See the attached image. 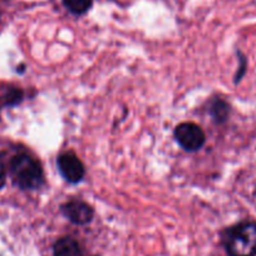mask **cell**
I'll return each instance as SVG.
<instances>
[{"instance_id": "4", "label": "cell", "mask_w": 256, "mask_h": 256, "mask_svg": "<svg viewBox=\"0 0 256 256\" xmlns=\"http://www.w3.org/2000/svg\"><path fill=\"white\" fill-rule=\"evenodd\" d=\"M58 170L66 181L78 184L84 177V166L78 156L73 152H64L58 157Z\"/></svg>"}, {"instance_id": "2", "label": "cell", "mask_w": 256, "mask_h": 256, "mask_svg": "<svg viewBox=\"0 0 256 256\" xmlns=\"http://www.w3.org/2000/svg\"><path fill=\"white\" fill-rule=\"evenodd\" d=\"M222 244L228 256L256 255V222L245 221L228 228Z\"/></svg>"}, {"instance_id": "9", "label": "cell", "mask_w": 256, "mask_h": 256, "mask_svg": "<svg viewBox=\"0 0 256 256\" xmlns=\"http://www.w3.org/2000/svg\"><path fill=\"white\" fill-rule=\"evenodd\" d=\"M24 93L19 88H10L3 97V107H14L23 100Z\"/></svg>"}, {"instance_id": "8", "label": "cell", "mask_w": 256, "mask_h": 256, "mask_svg": "<svg viewBox=\"0 0 256 256\" xmlns=\"http://www.w3.org/2000/svg\"><path fill=\"white\" fill-rule=\"evenodd\" d=\"M63 4L72 14L82 16L90 10L93 0H63Z\"/></svg>"}, {"instance_id": "7", "label": "cell", "mask_w": 256, "mask_h": 256, "mask_svg": "<svg viewBox=\"0 0 256 256\" xmlns=\"http://www.w3.org/2000/svg\"><path fill=\"white\" fill-rule=\"evenodd\" d=\"M210 112L216 123H224L228 120V113H230V107H228V104L225 100L218 98V100H215L212 102Z\"/></svg>"}, {"instance_id": "1", "label": "cell", "mask_w": 256, "mask_h": 256, "mask_svg": "<svg viewBox=\"0 0 256 256\" xmlns=\"http://www.w3.org/2000/svg\"><path fill=\"white\" fill-rule=\"evenodd\" d=\"M9 174L20 190H38L44 182V174L38 160L28 154H18L12 158Z\"/></svg>"}, {"instance_id": "5", "label": "cell", "mask_w": 256, "mask_h": 256, "mask_svg": "<svg viewBox=\"0 0 256 256\" xmlns=\"http://www.w3.org/2000/svg\"><path fill=\"white\" fill-rule=\"evenodd\" d=\"M64 216L76 225H87L92 221L94 211L87 202L80 200H72L62 206Z\"/></svg>"}, {"instance_id": "3", "label": "cell", "mask_w": 256, "mask_h": 256, "mask_svg": "<svg viewBox=\"0 0 256 256\" xmlns=\"http://www.w3.org/2000/svg\"><path fill=\"white\" fill-rule=\"evenodd\" d=\"M174 137L180 146L188 152L198 151L206 141L202 128L192 122H184L177 126L174 130Z\"/></svg>"}, {"instance_id": "10", "label": "cell", "mask_w": 256, "mask_h": 256, "mask_svg": "<svg viewBox=\"0 0 256 256\" xmlns=\"http://www.w3.org/2000/svg\"><path fill=\"white\" fill-rule=\"evenodd\" d=\"M6 162H4L3 154H0V188H3L6 186Z\"/></svg>"}, {"instance_id": "6", "label": "cell", "mask_w": 256, "mask_h": 256, "mask_svg": "<svg viewBox=\"0 0 256 256\" xmlns=\"http://www.w3.org/2000/svg\"><path fill=\"white\" fill-rule=\"evenodd\" d=\"M53 256H84L80 242L70 236H64L56 241Z\"/></svg>"}]
</instances>
